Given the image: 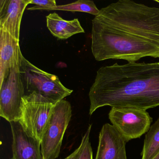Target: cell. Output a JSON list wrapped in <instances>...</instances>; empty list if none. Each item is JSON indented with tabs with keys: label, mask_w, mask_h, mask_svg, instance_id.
I'll use <instances>...</instances> for the list:
<instances>
[{
	"label": "cell",
	"mask_w": 159,
	"mask_h": 159,
	"mask_svg": "<svg viewBox=\"0 0 159 159\" xmlns=\"http://www.w3.org/2000/svg\"><path fill=\"white\" fill-rule=\"evenodd\" d=\"M91 50L98 61L159 58V8L132 0L102 8L92 20Z\"/></svg>",
	"instance_id": "1"
},
{
	"label": "cell",
	"mask_w": 159,
	"mask_h": 159,
	"mask_svg": "<svg viewBox=\"0 0 159 159\" xmlns=\"http://www.w3.org/2000/svg\"><path fill=\"white\" fill-rule=\"evenodd\" d=\"M92 115L106 106L147 110L159 106V62L100 68L89 93Z\"/></svg>",
	"instance_id": "2"
},
{
	"label": "cell",
	"mask_w": 159,
	"mask_h": 159,
	"mask_svg": "<svg viewBox=\"0 0 159 159\" xmlns=\"http://www.w3.org/2000/svg\"><path fill=\"white\" fill-rule=\"evenodd\" d=\"M20 73L26 95L35 92L55 105L73 92L62 84L57 76L37 67L24 57Z\"/></svg>",
	"instance_id": "3"
},
{
	"label": "cell",
	"mask_w": 159,
	"mask_h": 159,
	"mask_svg": "<svg viewBox=\"0 0 159 159\" xmlns=\"http://www.w3.org/2000/svg\"><path fill=\"white\" fill-rule=\"evenodd\" d=\"M55 105L40 94L34 92L22 98L19 122L28 135L41 143L42 139Z\"/></svg>",
	"instance_id": "4"
},
{
	"label": "cell",
	"mask_w": 159,
	"mask_h": 159,
	"mask_svg": "<svg viewBox=\"0 0 159 159\" xmlns=\"http://www.w3.org/2000/svg\"><path fill=\"white\" fill-rule=\"evenodd\" d=\"M72 116L69 102L63 99L55 105L42 139L43 159H55L59 156L65 132Z\"/></svg>",
	"instance_id": "5"
},
{
	"label": "cell",
	"mask_w": 159,
	"mask_h": 159,
	"mask_svg": "<svg viewBox=\"0 0 159 159\" xmlns=\"http://www.w3.org/2000/svg\"><path fill=\"white\" fill-rule=\"evenodd\" d=\"M108 117L126 143L147 133L153 120L147 111L130 107H112Z\"/></svg>",
	"instance_id": "6"
},
{
	"label": "cell",
	"mask_w": 159,
	"mask_h": 159,
	"mask_svg": "<svg viewBox=\"0 0 159 159\" xmlns=\"http://www.w3.org/2000/svg\"><path fill=\"white\" fill-rule=\"evenodd\" d=\"M25 95L20 69L11 70L0 84V116L6 120L19 121L22 98Z\"/></svg>",
	"instance_id": "7"
},
{
	"label": "cell",
	"mask_w": 159,
	"mask_h": 159,
	"mask_svg": "<svg viewBox=\"0 0 159 159\" xmlns=\"http://www.w3.org/2000/svg\"><path fill=\"white\" fill-rule=\"evenodd\" d=\"M23 57L19 40L0 28V84L8 77L10 70L21 68Z\"/></svg>",
	"instance_id": "8"
},
{
	"label": "cell",
	"mask_w": 159,
	"mask_h": 159,
	"mask_svg": "<svg viewBox=\"0 0 159 159\" xmlns=\"http://www.w3.org/2000/svg\"><path fill=\"white\" fill-rule=\"evenodd\" d=\"M126 143L124 139L112 125L105 124L99 133L95 159H127Z\"/></svg>",
	"instance_id": "9"
},
{
	"label": "cell",
	"mask_w": 159,
	"mask_h": 159,
	"mask_svg": "<svg viewBox=\"0 0 159 159\" xmlns=\"http://www.w3.org/2000/svg\"><path fill=\"white\" fill-rule=\"evenodd\" d=\"M13 142L11 159H43L41 143L28 135L19 121L10 122Z\"/></svg>",
	"instance_id": "10"
},
{
	"label": "cell",
	"mask_w": 159,
	"mask_h": 159,
	"mask_svg": "<svg viewBox=\"0 0 159 159\" xmlns=\"http://www.w3.org/2000/svg\"><path fill=\"white\" fill-rule=\"evenodd\" d=\"M30 0H0V28L19 40L21 21Z\"/></svg>",
	"instance_id": "11"
},
{
	"label": "cell",
	"mask_w": 159,
	"mask_h": 159,
	"mask_svg": "<svg viewBox=\"0 0 159 159\" xmlns=\"http://www.w3.org/2000/svg\"><path fill=\"white\" fill-rule=\"evenodd\" d=\"M46 24L52 35L59 39H67L73 35L84 32L79 19L66 20L56 12L46 16Z\"/></svg>",
	"instance_id": "12"
},
{
	"label": "cell",
	"mask_w": 159,
	"mask_h": 159,
	"mask_svg": "<svg viewBox=\"0 0 159 159\" xmlns=\"http://www.w3.org/2000/svg\"><path fill=\"white\" fill-rule=\"evenodd\" d=\"M159 152V117L145 136L141 159H152Z\"/></svg>",
	"instance_id": "13"
},
{
	"label": "cell",
	"mask_w": 159,
	"mask_h": 159,
	"mask_svg": "<svg viewBox=\"0 0 159 159\" xmlns=\"http://www.w3.org/2000/svg\"><path fill=\"white\" fill-rule=\"evenodd\" d=\"M51 11L80 12L87 13L95 16L98 15L100 12V10H98L94 2L90 0H79L66 5H57Z\"/></svg>",
	"instance_id": "14"
},
{
	"label": "cell",
	"mask_w": 159,
	"mask_h": 159,
	"mask_svg": "<svg viewBox=\"0 0 159 159\" xmlns=\"http://www.w3.org/2000/svg\"><path fill=\"white\" fill-rule=\"evenodd\" d=\"M92 125H89L82 139L80 145L71 154L63 159H93V150L90 141Z\"/></svg>",
	"instance_id": "15"
},
{
	"label": "cell",
	"mask_w": 159,
	"mask_h": 159,
	"mask_svg": "<svg viewBox=\"0 0 159 159\" xmlns=\"http://www.w3.org/2000/svg\"><path fill=\"white\" fill-rule=\"evenodd\" d=\"M30 4L35 6L28 8L29 11L45 10L51 11L52 9L57 6L55 0H30Z\"/></svg>",
	"instance_id": "16"
},
{
	"label": "cell",
	"mask_w": 159,
	"mask_h": 159,
	"mask_svg": "<svg viewBox=\"0 0 159 159\" xmlns=\"http://www.w3.org/2000/svg\"><path fill=\"white\" fill-rule=\"evenodd\" d=\"M152 159H159V152Z\"/></svg>",
	"instance_id": "17"
},
{
	"label": "cell",
	"mask_w": 159,
	"mask_h": 159,
	"mask_svg": "<svg viewBox=\"0 0 159 159\" xmlns=\"http://www.w3.org/2000/svg\"><path fill=\"white\" fill-rule=\"evenodd\" d=\"M154 1L156 2H158V3H159V0H154Z\"/></svg>",
	"instance_id": "18"
}]
</instances>
